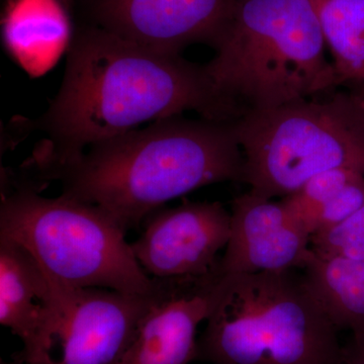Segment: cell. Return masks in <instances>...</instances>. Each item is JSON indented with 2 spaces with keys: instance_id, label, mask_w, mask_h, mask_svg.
I'll use <instances>...</instances> for the list:
<instances>
[{
  "instance_id": "6da1fadb",
  "label": "cell",
  "mask_w": 364,
  "mask_h": 364,
  "mask_svg": "<svg viewBox=\"0 0 364 364\" xmlns=\"http://www.w3.org/2000/svg\"><path fill=\"white\" fill-rule=\"evenodd\" d=\"M56 97L37 122L49 139L26 162L33 173L79 156L141 124L193 111L230 122L205 66L163 54L95 26L73 33Z\"/></svg>"
},
{
  "instance_id": "3957f363",
  "label": "cell",
  "mask_w": 364,
  "mask_h": 364,
  "mask_svg": "<svg viewBox=\"0 0 364 364\" xmlns=\"http://www.w3.org/2000/svg\"><path fill=\"white\" fill-rule=\"evenodd\" d=\"M311 0H241L205 70L236 122L338 87Z\"/></svg>"
},
{
  "instance_id": "ba28073f",
  "label": "cell",
  "mask_w": 364,
  "mask_h": 364,
  "mask_svg": "<svg viewBox=\"0 0 364 364\" xmlns=\"http://www.w3.org/2000/svg\"><path fill=\"white\" fill-rule=\"evenodd\" d=\"M241 0H82L87 23L121 39L181 55L193 44L217 49Z\"/></svg>"
},
{
  "instance_id": "277c9868",
  "label": "cell",
  "mask_w": 364,
  "mask_h": 364,
  "mask_svg": "<svg viewBox=\"0 0 364 364\" xmlns=\"http://www.w3.org/2000/svg\"><path fill=\"white\" fill-rule=\"evenodd\" d=\"M291 272L224 274L198 356L214 364H341L337 328Z\"/></svg>"
},
{
  "instance_id": "e0dca14e",
  "label": "cell",
  "mask_w": 364,
  "mask_h": 364,
  "mask_svg": "<svg viewBox=\"0 0 364 364\" xmlns=\"http://www.w3.org/2000/svg\"><path fill=\"white\" fill-rule=\"evenodd\" d=\"M311 247L320 255L364 259V205L338 226L313 235Z\"/></svg>"
},
{
  "instance_id": "2e32d148",
  "label": "cell",
  "mask_w": 364,
  "mask_h": 364,
  "mask_svg": "<svg viewBox=\"0 0 364 364\" xmlns=\"http://www.w3.org/2000/svg\"><path fill=\"white\" fill-rule=\"evenodd\" d=\"M361 176H364L363 172L353 169L327 170L312 177L298 191L282 198V202L306 229V222L316 210Z\"/></svg>"
},
{
  "instance_id": "7c38bea8",
  "label": "cell",
  "mask_w": 364,
  "mask_h": 364,
  "mask_svg": "<svg viewBox=\"0 0 364 364\" xmlns=\"http://www.w3.org/2000/svg\"><path fill=\"white\" fill-rule=\"evenodd\" d=\"M60 287L20 244L0 237V323L30 355L58 318Z\"/></svg>"
},
{
  "instance_id": "52a82bcc",
  "label": "cell",
  "mask_w": 364,
  "mask_h": 364,
  "mask_svg": "<svg viewBox=\"0 0 364 364\" xmlns=\"http://www.w3.org/2000/svg\"><path fill=\"white\" fill-rule=\"evenodd\" d=\"M158 280V279H157ZM58 318L26 364H117L149 310L147 294L60 286Z\"/></svg>"
},
{
  "instance_id": "9a60e30c",
  "label": "cell",
  "mask_w": 364,
  "mask_h": 364,
  "mask_svg": "<svg viewBox=\"0 0 364 364\" xmlns=\"http://www.w3.org/2000/svg\"><path fill=\"white\" fill-rule=\"evenodd\" d=\"M339 85H364V0H311Z\"/></svg>"
},
{
  "instance_id": "ffe728a7",
  "label": "cell",
  "mask_w": 364,
  "mask_h": 364,
  "mask_svg": "<svg viewBox=\"0 0 364 364\" xmlns=\"http://www.w3.org/2000/svg\"><path fill=\"white\" fill-rule=\"evenodd\" d=\"M57 2H59L60 4H62L69 13H71L72 7H73L74 1L75 0H56Z\"/></svg>"
},
{
  "instance_id": "30bf717a",
  "label": "cell",
  "mask_w": 364,
  "mask_h": 364,
  "mask_svg": "<svg viewBox=\"0 0 364 364\" xmlns=\"http://www.w3.org/2000/svg\"><path fill=\"white\" fill-rule=\"evenodd\" d=\"M159 280L156 296L117 364H188L198 356L196 333L221 294L220 268L208 275Z\"/></svg>"
},
{
  "instance_id": "d6986e66",
  "label": "cell",
  "mask_w": 364,
  "mask_h": 364,
  "mask_svg": "<svg viewBox=\"0 0 364 364\" xmlns=\"http://www.w3.org/2000/svg\"><path fill=\"white\" fill-rule=\"evenodd\" d=\"M341 364H364V338L353 339L350 346L343 349Z\"/></svg>"
},
{
  "instance_id": "5b68a950",
  "label": "cell",
  "mask_w": 364,
  "mask_h": 364,
  "mask_svg": "<svg viewBox=\"0 0 364 364\" xmlns=\"http://www.w3.org/2000/svg\"><path fill=\"white\" fill-rule=\"evenodd\" d=\"M348 87L235 122L250 193L284 198L327 170L364 173V85Z\"/></svg>"
},
{
  "instance_id": "5bb4252c",
  "label": "cell",
  "mask_w": 364,
  "mask_h": 364,
  "mask_svg": "<svg viewBox=\"0 0 364 364\" xmlns=\"http://www.w3.org/2000/svg\"><path fill=\"white\" fill-rule=\"evenodd\" d=\"M303 269L306 287L337 330L346 328L354 339L364 338V259L313 251Z\"/></svg>"
},
{
  "instance_id": "8992f818",
  "label": "cell",
  "mask_w": 364,
  "mask_h": 364,
  "mask_svg": "<svg viewBox=\"0 0 364 364\" xmlns=\"http://www.w3.org/2000/svg\"><path fill=\"white\" fill-rule=\"evenodd\" d=\"M0 237L23 246L62 287L147 294L158 286L126 232L100 208L68 196L45 198L26 183L9 189L2 195Z\"/></svg>"
},
{
  "instance_id": "7a4b0ae2",
  "label": "cell",
  "mask_w": 364,
  "mask_h": 364,
  "mask_svg": "<svg viewBox=\"0 0 364 364\" xmlns=\"http://www.w3.org/2000/svg\"><path fill=\"white\" fill-rule=\"evenodd\" d=\"M243 176L235 122L176 116L95 144L32 181L42 191L61 182L62 195L95 205L127 232L174 198Z\"/></svg>"
},
{
  "instance_id": "4fadbf2b",
  "label": "cell",
  "mask_w": 364,
  "mask_h": 364,
  "mask_svg": "<svg viewBox=\"0 0 364 364\" xmlns=\"http://www.w3.org/2000/svg\"><path fill=\"white\" fill-rule=\"evenodd\" d=\"M70 13L56 0H9L2 18L7 51L39 75L56 63L72 37Z\"/></svg>"
},
{
  "instance_id": "9c48e42d",
  "label": "cell",
  "mask_w": 364,
  "mask_h": 364,
  "mask_svg": "<svg viewBox=\"0 0 364 364\" xmlns=\"http://www.w3.org/2000/svg\"><path fill=\"white\" fill-rule=\"evenodd\" d=\"M230 231L231 212L221 203H186L151 214L131 246L151 279L203 277L219 269Z\"/></svg>"
},
{
  "instance_id": "8fae6325",
  "label": "cell",
  "mask_w": 364,
  "mask_h": 364,
  "mask_svg": "<svg viewBox=\"0 0 364 364\" xmlns=\"http://www.w3.org/2000/svg\"><path fill=\"white\" fill-rule=\"evenodd\" d=\"M312 253L311 235L282 200L250 191L234 200L223 274L289 272L305 267Z\"/></svg>"
},
{
  "instance_id": "ac0fdd59",
  "label": "cell",
  "mask_w": 364,
  "mask_h": 364,
  "mask_svg": "<svg viewBox=\"0 0 364 364\" xmlns=\"http://www.w3.org/2000/svg\"><path fill=\"white\" fill-rule=\"evenodd\" d=\"M364 205V176L347 184L329 202L314 213L306 222V229L311 235L327 231L342 224Z\"/></svg>"
}]
</instances>
